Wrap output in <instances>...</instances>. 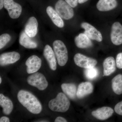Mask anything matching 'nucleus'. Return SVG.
Listing matches in <instances>:
<instances>
[{
    "mask_svg": "<svg viewBox=\"0 0 122 122\" xmlns=\"http://www.w3.org/2000/svg\"><path fill=\"white\" fill-rule=\"evenodd\" d=\"M17 98L20 103L32 113L36 114L41 112V104L36 97L30 92L21 90L17 94Z\"/></svg>",
    "mask_w": 122,
    "mask_h": 122,
    "instance_id": "f257e3e1",
    "label": "nucleus"
},
{
    "mask_svg": "<svg viewBox=\"0 0 122 122\" xmlns=\"http://www.w3.org/2000/svg\"><path fill=\"white\" fill-rule=\"evenodd\" d=\"M70 105L69 100L65 95L59 93L56 98L50 101L48 106L50 109L53 111L64 113L68 110Z\"/></svg>",
    "mask_w": 122,
    "mask_h": 122,
    "instance_id": "f03ea898",
    "label": "nucleus"
},
{
    "mask_svg": "<svg viewBox=\"0 0 122 122\" xmlns=\"http://www.w3.org/2000/svg\"><path fill=\"white\" fill-rule=\"evenodd\" d=\"M53 46L58 65L62 66L65 65L68 59V51L65 45L61 41L56 40Z\"/></svg>",
    "mask_w": 122,
    "mask_h": 122,
    "instance_id": "7ed1b4c3",
    "label": "nucleus"
},
{
    "mask_svg": "<svg viewBox=\"0 0 122 122\" xmlns=\"http://www.w3.org/2000/svg\"><path fill=\"white\" fill-rule=\"evenodd\" d=\"M55 9L61 18L65 20L71 19L74 15L72 7L63 0H58L57 1Z\"/></svg>",
    "mask_w": 122,
    "mask_h": 122,
    "instance_id": "20e7f679",
    "label": "nucleus"
},
{
    "mask_svg": "<svg viewBox=\"0 0 122 122\" xmlns=\"http://www.w3.org/2000/svg\"><path fill=\"white\" fill-rule=\"evenodd\" d=\"M27 81L29 85L37 87L40 90H44L48 86V82L45 77L39 72L33 73L29 76Z\"/></svg>",
    "mask_w": 122,
    "mask_h": 122,
    "instance_id": "39448f33",
    "label": "nucleus"
},
{
    "mask_svg": "<svg viewBox=\"0 0 122 122\" xmlns=\"http://www.w3.org/2000/svg\"><path fill=\"white\" fill-rule=\"evenodd\" d=\"M74 59L76 65L85 69L95 67L97 63L96 59L87 57L81 53L75 54Z\"/></svg>",
    "mask_w": 122,
    "mask_h": 122,
    "instance_id": "423d86ee",
    "label": "nucleus"
},
{
    "mask_svg": "<svg viewBox=\"0 0 122 122\" xmlns=\"http://www.w3.org/2000/svg\"><path fill=\"white\" fill-rule=\"evenodd\" d=\"M4 7L8 12L10 17L12 19L20 17L22 12L21 5L14 2L13 0H4Z\"/></svg>",
    "mask_w": 122,
    "mask_h": 122,
    "instance_id": "0eeeda50",
    "label": "nucleus"
},
{
    "mask_svg": "<svg viewBox=\"0 0 122 122\" xmlns=\"http://www.w3.org/2000/svg\"><path fill=\"white\" fill-rule=\"evenodd\" d=\"M81 26L85 29L84 33L90 39L98 42L102 41V34L93 25L87 22H83L81 24Z\"/></svg>",
    "mask_w": 122,
    "mask_h": 122,
    "instance_id": "6e6552de",
    "label": "nucleus"
},
{
    "mask_svg": "<svg viewBox=\"0 0 122 122\" xmlns=\"http://www.w3.org/2000/svg\"><path fill=\"white\" fill-rule=\"evenodd\" d=\"M110 36L114 45L118 46L122 44V25L119 22H114L112 25Z\"/></svg>",
    "mask_w": 122,
    "mask_h": 122,
    "instance_id": "1a4fd4ad",
    "label": "nucleus"
},
{
    "mask_svg": "<svg viewBox=\"0 0 122 122\" xmlns=\"http://www.w3.org/2000/svg\"><path fill=\"white\" fill-rule=\"evenodd\" d=\"M41 60L39 57L35 55L30 56L25 62L28 73L30 74L37 72L41 67Z\"/></svg>",
    "mask_w": 122,
    "mask_h": 122,
    "instance_id": "9d476101",
    "label": "nucleus"
},
{
    "mask_svg": "<svg viewBox=\"0 0 122 122\" xmlns=\"http://www.w3.org/2000/svg\"><path fill=\"white\" fill-rule=\"evenodd\" d=\"M20 56L16 52L3 53L0 56V65L4 66L16 62L20 59Z\"/></svg>",
    "mask_w": 122,
    "mask_h": 122,
    "instance_id": "9b49d317",
    "label": "nucleus"
},
{
    "mask_svg": "<svg viewBox=\"0 0 122 122\" xmlns=\"http://www.w3.org/2000/svg\"><path fill=\"white\" fill-rule=\"evenodd\" d=\"M43 54L48 62L50 68L52 70L55 71L57 68V61L54 51L49 45H46L44 48Z\"/></svg>",
    "mask_w": 122,
    "mask_h": 122,
    "instance_id": "f8f14e48",
    "label": "nucleus"
},
{
    "mask_svg": "<svg viewBox=\"0 0 122 122\" xmlns=\"http://www.w3.org/2000/svg\"><path fill=\"white\" fill-rule=\"evenodd\" d=\"M113 113V110L111 107H104L92 112V114L96 118L103 120L111 117Z\"/></svg>",
    "mask_w": 122,
    "mask_h": 122,
    "instance_id": "ddd939ff",
    "label": "nucleus"
},
{
    "mask_svg": "<svg viewBox=\"0 0 122 122\" xmlns=\"http://www.w3.org/2000/svg\"><path fill=\"white\" fill-rule=\"evenodd\" d=\"M38 25L36 19L34 17H31L25 25V32L30 37H34L37 34Z\"/></svg>",
    "mask_w": 122,
    "mask_h": 122,
    "instance_id": "4468645a",
    "label": "nucleus"
},
{
    "mask_svg": "<svg viewBox=\"0 0 122 122\" xmlns=\"http://www.w3.org/2000/svg\"><path fill=\"white\" fill-rule=\"evenodd\" d=\"M93 86L89 82H82L79 84L77 90L76 95L79 98H82L92 93Z\"/></svg>",
    "mask_w": 122,
    "mask_h": 122,
    "instance_id": "2eb2a0df",
    "label": "nucleus"
},
{
    "mask_svg": "<svg viewBox=\"0 0 122 122\" xmlns=\"http://www.w3.org/2000/svg\"><path fill=\"white\" fill-rule=\"evenodd\" d=\"M91 39L83 33H80L76 36L74 39L75 42L78 48L85 49L91 47L93 46Z\"/></svg>",
    "mask_w": 122,
    "mask_h": 122,
    "instance_id": "dca6fc26",
    "label": "nucleus"
},
{
    "mask_svg": "<svg viewBox=\"0 0 122 122\" xmlns=\"http://www.w3.org/2000/svg\"><path fill=\"white\" fill-rule=\"evenodd\" d=\"M103 76H109L113 73L116 70V64L114 58L109 57L104 60L103 63Z\"/></svg>",
    "mask_w": 122,
    "mask_h": 122,
    "instance_id": "f3484780",
    "label": "nucleus"
},
{
    "mask_svg": "<svg viewBox=\"0 0 122 122\" xmlns=\"http://www.w3.org/2000/svg\"><path fill=\"white\" fill-rule=\"evenodd\" d=\"M46 13L52 21L57 27L63 28L64 22L60 15L51 6H48L46 8Z\"/></svg>",
    "mask_w": 122,
    "mask_h": 122,
    "instance_id": "a211bd4d",
    "label": "nucleus"
},
{
    "mask_svg": "<svg viewBox=\"0 0 122 122\" xmlns=\"http://www.w3.org/2000/svg\"><path fill=\"white\" fill-rule=\"evenodd\" d=\"M116 0H99L96 6L100 11H107L112 10L117 7Z\"/></svg>",
    "mask_w": 122,
    "mask_h": 122,
    "instance_id": "6ab92c4d",
    "label": "nucleus"
},
{
    "mask_svg": "<svg viewBox=\"0 0 122 122\" xmlns=\"http://www.w3.org/2000/svg\"><path fill=\"white\" fill-rule=\"evenodd\" d=\"M25 31H22L20 34L19 42L21 45L27 49H35L37 47V44L30 39Z\"/></svg>",
    "mask_w": 122,
    "mask_h": 122,
    "instance_id": "aec40b11",
    "label": "nucleus"
},
{
    "mask_svg": "<svg viewBox=\"0 0 122 122\" xmlns=\"http://www.w3.org/2000/svg\"><path fill=\"white\" fill-rule=\"evenodd\" d=\"M0 105L3 109V113L6 115H9L13 110L12 102L2 94H0Z\"/></svg>",
    "mask_w": 122,
    "mask_h": 122,
    "instance_id": "412c9836",
    "label": "nucleus"
},
{
    "mask_svg": "<svg viewBox=\"0 0 122 122\" xmlns=\"http://www.w3.org/2000/svg\"><path fill=\"white\" fill-rule=\"evenodd\" d=\"M61 87L63 92L71 99L76 98L77 94V87L74 83H63Z\"/></svg>",
    "mask_w": 122,
    "mask_h": 122,
    "instance_id": "4be33fe9",
    "label": "nucleus"
},
{
    "mask_svg": "<svg viewBox=\"0 0 122 122\" xmlns=\"http://www.w3.org/2000/svg\"><path fill=\"white\" fill-rule=\"evenodd\" d=\"M112 89L117 95L122 94V75L118 74L112 79Z\"/></svg>",
    "mask_w": 122,
    "mask_h": 122,
    "instance_id": "5701e85b",
    "label": "nucleus"
},
{
    "mask_svg": "<svg viewBox=\"0 0 122 122\" xmlns=\"http://www.w3.org/2000/svg\"><path fill=\"white\" fill-rule=\"evenodd\" d=\"M85 76L90 80H93L98 75V70L95 67L86 69L84 71Z\"/></svg>",
    "mask_w": 122,
    "mask_h": 122,
    "instance_id": "b1692460",
    "label": "nucleus"
},
{
    "mask_svg": "<svg viewBox=\"0 0 122 122\" xmlns=\"http://www.w3.org/2000/svg\"><path fill=\"white\" fill-rule=\"evenodd\" d=\"M11 39V36L7 33L4 34L0 36V49H1L7 45Z\"/></svg>",
    "mask_w": 122,
    "mask_h": 122,
    "instance_id": "393cba45",
    "label": "nucleus"
},
{
    "mask_svg": "<svg viewBox=\"0 0 122 122\" xmlns=\"http://www.w3.org/2000/svg\"><path fill=\"white\" fill-rule=\"evenodd\" d=\"M116 65L118 69H122V53H119L116 58Z\"/></svg>",
    "mask_w": 122,
    "mask_h": 122,
    "instance_id": "a878e982",
    "label": "nucleus"
},
{
    "mask_svg": "<svg viewBox=\"0 0 122 122\" xmlns=\"http://www.w3.org/2000/svg\"><path fill=\"white\" fill-rule=\"evenodd\" d=\"M114 110L116 113L122 116V101L116 105Z\"/></svg>",
    "mask_w": 122,
    "mask_h": 122,
    "instance_id": "bb28decb",
    "label": "nucleus"
},
{
    "mask_svg": "<svg viewBox=\"0 0 122 122\" xmlns=\"http://www.w3.org/2000/svg\"><path fill=\"white\" fill-rule=\"evenodd\" d=\"M72 8H75L77 5L78 0H65Z\"/></svg>",
    "mask_w": 122,
    "mask_h": 122,
    "instance_id": "cd10ccee",
    "label": "nucleus"
},
{
    "mask_svg": "<svg viewBox=\"0 0 122 122\" xmlns=\"http://www.w3.org/2000/svg\"><path fill=\"white\" fill-rule=\"evenodd\" d=\"M55 122H66L67 120H66L65 118L61 117H58L56 118L55 120Z\"/></svg>",
    "mask_w": 122,
    "mask_h": 122,
    "instance_id": "c85d7f7f",
    "label": "nucleus"
},
{
    "mask_svg": "<svg viewBox=\"0 0 122 122\" xmlns=\"http://www.w3.org/2000/svg\"><path fill=\"white\" fill-rule=\"evenodd\" d=\"M9 119L8 117L5 116H3L0 119V122H9Z\"/></svg>",
    "mask_w": 122,
    "mask_h": 122,
    "instance_id": "c756f323",
    "label": "nucleus"
},
{
    "mask_svg": "<svg viewBox=\"0 0 122 122\" xmlns=\"http://www.w3.org/2000/svg\"><path fill=\"white\" fill-rule=\"evenodd\" d=\"M4 0H0V10L2 9L4 7Z\"/></svg>",
    "mask_w": 122,
    "mask_h": 122,
    "instance_id": "7c9ffc66",
    "label": "nucleus"
},
{
    "mask_svg": "<svg viewBox=\"0 0 122 122\" xmlns=\"http://www.w3.org/2000/svg\"><path fill=\"white\" fill-rule=\"evenodd\" d=\"M88 0H78V3L81 4H83Z\"/></svg>",
    "mask_w": 122,
    "mask_h": 122,
    "instance_id": "2f4dec72",
    "label": "nucleus"
},
{
    "mask_svg": "<svg viewBox=\"0 0 122 122\" xmlns=\"http://www.w3.org/2000/svg\"><path fill=\"white\" fill-rule=\"evenodd\" d=\"M2 82V79H1V77H0V83H1Z\"/></svg>",
    "mask_w": 122,
    "mask_h": 122,
    "instance_id": "473e14b6",
    "label": "nucleus"
}]
</instances>
